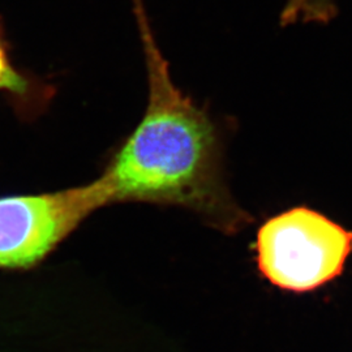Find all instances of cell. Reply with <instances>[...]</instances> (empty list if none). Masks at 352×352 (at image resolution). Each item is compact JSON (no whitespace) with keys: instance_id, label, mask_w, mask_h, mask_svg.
I'll list each match as a JSON object with an SVG mask.
<instances>
[{"instance_id":"6da1fadb","label":"cell","mask_w":352,"mask_h":352,"mask_svg":"<svg viewBox=\"0 0 352 352\" xmlns=\"http://www.w3.org/2000/svg\"><path fill=\"white\" fill-rule=\"evenodd\" d=\"M148 80V103L135 131L113 154L97 183L104 206L146 202L197 214L226 234L252 222L222 175V138L206 107L173 78L144 0H132Z\"/></svg>"},{"instance_id":"3957f363","label":"cell","mask_w":352,"mask_h":352,"mask_svg":"<svg viewBox=\"0 0 352 352\" xmlns=\"http://www.w3.org/2000/svg\"><path fill=\"white\" fill-rule=\"evenodd\" d=\"M104 206L97 180L54 193L0 199V267L41 263L94 210Z\"/></svg>"},{"instance_id":"7a4b0ae2","label":"cell","mask_w":352,"mask_h":352,"mask_svg":"<svg viewBox=\"0 0 352 352\" xmlns=\"http://www.w3.org/2000/svg\"><path fill=\"white\" fill-rule=\"evenodd\" d=\"M352 232L305 206L269 218L256 238L257 266L279 289L308 292L343 273Z\"/></svg>"},{"instance_id":"5b68a950","label":"cell","mask_w":352,"mask_h":352,"mask_svg":"<svg viewBox=\"0 0 352 352\" xmlns=\"http://www.w3.org/2000/svg\"><path fill=\"white\" fill-rule=\"evenodd\" d=\"M0 91L12 94L19 101H28L33 94V84L19 72L8 56L6 43L0 36Z\"/></svg>"},{"instance_id":"277c9868","label":"cell","mask_w":352,"mask_h":352,"mask_svg":"<svg viewBox=\"0 0 352 352\" xmlns=\"http://www.w3.org/2000/svg\"><path fill=\"white\" fill-rule=\"evenodd\" d=\"M338 12L337 0H285L280 11V25L327 24Z\"/></svg>"}]
</instances>
